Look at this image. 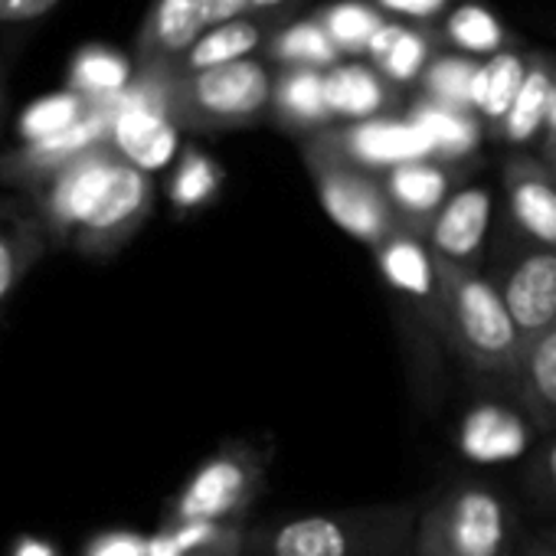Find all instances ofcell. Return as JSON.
I'll use <instances>...</instances> for the list:
<instances>
[{"instance_id": "cell-1", "label": "cell", "mask_w": 556, "mask_h": 556, "mask_svg": "<svg viewBox=\"0 0 556 556\" xmlns=\"http://www.w3.org/2000/svg\"><path fill=\"white\" fill-rule=\"evenodd\" d=\"M416 504H374L289 517L252 533L255 556H413Z\"/></svg>"}, {"instance_id": "cell-2", "label": "cell", "mask_w": 556, "mask_h": 556, "mask_svg": "<svg viewBox=\"0 0 556 556\" xmlns=\"http://www.w3.org/2000/svg\"><path fill=\"white\" fill-rule=\"evenodd\" d=\"M435 268L448 312V351H455L468 370L517 390L523 338L497 286L481 268L455 265L439 255Z\"/></svg>"}, {"instance_id": "cell-3", "label": "cell", "mask_w": 556, "mask_h": 556, "mask_svg": "<svg viewBox=\"0 0 556 556\" xmlns=\"http://www.w3.org/2000/svg\"><path fill=\"white\" fill-rule=\"evenodd\" d=\"M517 517L510 501L478 481L445 488L413 530V556H514Z\"/></svg>"}, {"instance_id": "cell-4", "label": "cell", "mask_w": 556, "mask_h": 556, "mask_svg": "<svg viewBox=\"0 0 556 556\" xmlns=\"http://www.w3.org/2000/svg\"><path fill=\"white\" fill-rule=\"evenodd\" d=\"M302 157H305V167L312 174V184L318 190L325 213L348 236L377 249L403 226L396 206L390 203L383 190V177L351 161L338 148L328 128L312 135L302 144Z\"/></svg>"}, {"instance_id": "cell-5", "label": "cell", "mask_w": 556, "mask_h": 556, "mask_svg": "<svg viewBox=\"0 0 556 556\" xmlns=\"http://www.w3.org/2000/svg\"><path fill=\"white\" fill-rule=\"evenodd\" d=\"M275 96V76L262 60H239L219 70L170 76L167 115L190 131H232L255 125Z\"/></svg>"}, {"instance_id": "cell-6", "label": "cell", "mask_w": 556, "mask_h": 556, "mask_svg": "<svg viewBox=\"0 0 556 556\" xmlns=\"http://www.w3.org/2000/svg\"><path fill=\"white\" fill-rule=\"evenodd\" d=\"M374 255L380 275L387 278L390 292L403 308V318H409L426 338H432L435 348H448L445 292L426 236L400 226L383 245L374 249Z\"/></svg>"}, {"instance_id": "cell-7", "label": "cell", "mask_w": 556, "mask_h": 556, "mask_svg": "<svg viewBox=\"0 0 556 556\" xmlns=\"http://www.w3.org/2000/svg\"><path fill=\"white\" fill-rule=\"evenodd\" d=\"M488 278L497 286L523 341L556 325V249L533 245L507 229Z\"/></svg>"}, {"instance_id": "cell-8", "label": "cell", "mask_w": 556, "mask_h": 556, "mask_svg": "<svg viewBox=\"0 0 556 556\" xmlns=\"http://www.w3.org/2000/svg\"><path fill=\"white\" fill-rule=\"evenodd\" d=\"M265 481V462L255 448H226L210 458L190 484L180 491L174 520H213L226 523V517L249 507Z\"/></svg>"}, {"instance_id": "cell-9", "label": "cell", "mask_w": 556, "mask_h": 556, "mask_svg": "<svg viewBox=\"0 0 556 556\" xmlns=\"http://www.w3.org/2000/svg\"><path fill=\"white\" fill-rule=\"evenodd\" d=\"M118 161L122 157L112 144H99L40 187L43 190V200H40L43 223L50 226L53 236L70 239L86 226V219L99 206Z\"/></svg>"}, {"instance_id": "cell-10", "label": "cell", "mask_w": 556, "mask_h": 556, "mask_svg": "<svg viewBox=\"0 0 556 556\" xmlns=\"http://www.w3.org/2000/svg\"><path fill=\"white\" fill-rule=\"evenodd\" d=\"M154 203V187L144 170H138L128 161H118L99 206L86 219V226L73 236L76 245L89 255H109L118 252L148 219Z\"/></svg>"}, {"instance_id": "cell-11", "label": "cell", "mask_w": 556, "mask_h": 556, "mask_svg": "<svg viewBox=\"0 0 556 556\" xmlns=\"http://www.w3.org/2000/svg\"><path fill=\"white\" fill-rule=\"evenodd\" d=\"M112 118H115V102H92V112L70 131L24 144L21 151L8 154L0 161V177L27 187H43L86 151L99 144H112Z\"/></svg>"}, {"instance_id": "cell-12", "label": "cell", "mask_w": 556, "mask_h": 556, "mask_svg": "<svg viewBox=\"0 0 556 556\" xmlns=\"http://www.w3.org/2000/svg\"><path fill=\"white\" fill-rule=\"evenodd\" d=\"M504 200L514 236L556 249V177L546 161L514 154L504 164Z\"/></svg>"}, {"instance_id": "cell-13", "label": "cell", "mask_w": 556, "mask_h": 556, "mask_svg": "<svg viewBox=\"0 0 556 556\" xmlns=\"http://www.w3.org/2000/svg\"><path fill=\"white\" fill-rule=\"evenodd\" d=\"M328 131L351 161H357L361 167H367L374 174H387V170L409 164V161L435 157L432 141L409 118H387L383 115V118L354 122V125L328 128Z\"/></svg>"}, {"instance_id": "cell-14", "label": "cell", "mask_w": 556, "mask_h": 556, "mask_svg": "<svg viewBox=\"0 0 556 556\" xmlns=\"http://www.w3.org/2000/svg\"><path fill=\"white\" fill-rule=\"evenodd\" d=\"M494 200L488 187H462L455 190L445 206L435 213L426 242L432 255L478 268L481 265V249L488 242V226H491Z\"/></svg>"}, {"instance_id": "cell-15", "label": "cell", "mask_w": 556, "mask_h": 556, "mask_svg": "<svg viewBox=\"0 0 556 556\" xmlns=\"http://www.w3.org/2000/svg\"><path fill=\"white\" fill-rule=\"evenodd\" d=\"M203 0H154L138 34V73H167L206 34Z\"/></svg>"}, {"instance_id": "cell-16", "label": "cell", "mask_w": 556, "mask_h": 556, "mask_svg": "<svg viewBox=\"0 0 556 556\" xmlns=\"http://www.w3.org/2000/svg\"><path fill=\"white\" fill-rule=\"evenodd\" d=\"M383 177V190L390 197V203L396 206L400 219L406 229L426 236L435 213L445 206V200L455 193L452 190V170L448 164L435 161V157H426V161H409V164H400Z\"/></svg>"}, {"instance_id": "cell-17", "label": "cell", "mask_w": 556, "mask_h": 556, "mask_svg": "<svg viewBox=\"0 0 556 556\" xmlns=\"http://www.w3.org/2000/svg\"><path fill=\"white\" fill-rule=\"evenodd\" d=\"M325 99L331 118L344 122H370L383 118V112L393 105L390 83L364 63H338L325 73Z\"/></svg>"}, {"instance_id": "cell-18", "label": "cell", "mask_w": 556, "mask_h": 556, "mask_svg": "<svg viewBox=\"0 0 556 556\" xmlns=\"http://www.w3.org/2000/svg\"><path fill=\"white\" fill-rule=\"evenodd\" d=\"M271 115L286 131L299 135H318L328 128L331 112L325 99V73L321 70H282L275 76V96H271Z\"/></svg>"}, {"instance_id": "cell-19", "label": "cell", "mask_w": 556, "mask_h": 556, "mask_svg": "<svg viewBox=\"0 0 556 556\" xmlns=\"http://www.w3.org/2000/svg\"><path fill=\"white\" fill-rule=\"evenodd\" d=\"M530 419L556 435V325L523 341L520 377L514 390Z\"/></svg>"}, {"instance_id": "cell-20", "label": "cell", "mask_w": 556, "mask_h": 556, "mask_svg": "<svg viewBox=\"0 0 556 556\" xmlns=\"http://www.w3.org/2000/svg\"><path fill=\"white\" fill-rule=\"evenodd\" d=\"M553 96H556V63L549 56H543V53L527 56L523 86H520L510 112L504 115V122L497 128V138H504L507 144L533 141L549 122Z\"/></svg>"}, {"instance_id": "cell-21", "label": "cell", "mask_w": 556, "mask_h": 556, "mask_svg": "<svg viewBox=\"0 0 556 556\" xmlns=\"http://www.w3.org/2000/svg\"><path fill=\"white\" fill-rule=\"evenodd\" d=\"M409 122L426 131V138L432 141L435 161H442V164L465 161L468 154L478 151L481 118L475 112H462V109H448L432 99H419L409 112Z\"/></svg>"}, {"instance_id": "cell-22", "label": "cell", "mask_w": 556, "mask_h": 556, "mask_svg": "<svg viewBox=\"0 0 556 556\" xmlns=\"http://www.w3.org/2000/svg\"><path fill=\"white\" fill-rule=\"evenodd\" d=\"M262 47V27L239 17L229 24H216L210 27L193 47L190 53L170 70V76H187V73H203V70H219L239 60H252V53Z\"/></svg>"}, {"instance_id": "cell-23", "label": "cell", "mask_w": 556, "mask_h": 556, "mask_svg": "<svg viewBox=\"0 0 556 556\" xmlns=\"http://www.w3.org/2000/svg\"><path fill=\"white\" fill-rule=\"evenodd\" d=\"M135 83V66L109 47H83L70 66V92L89 102H118Z\"/></svg>"}, {"instance_id": "cell-24", "label": "cell", "mask_w": 556, "mask_h": 556, "mask_svg": "<svg viewBox=\"0 0 556 556\" xmlns=\"http://www.w3.org/2000/svg\"><path fill=\"white\" fill-rule=\"evenodd\" d=\"M523 76H527V60L514 50H501L488 63H481L475 92H471V109L494 131L501 128L504 115L510 112V105L523 86Z\"/></svg>"}, {"instance_id": "cell-25", "label": "cell", "mask_w": 556, "mask_h": 556, "mask_svg": "<svg viewBox=\"0 0 556 556\" xmlns=\"http://www.w3.org/2000/svg\"><path fill=\"white\" fill-rule=\"evenodd\" d=\"M268 56L282 66V70H334L341 63V50L334 47V40L325 34V27L312 17V21H302V24H292L278 34L271 43H268Z\"/></svg>"}, {"instance_id": "cell-26", "label": "cell", "mask_w": 556, "mask_h": 556, "mask_svg": "<svg viewBox=\"0 0 556 556\" xmlns=\"http://www.w3.org/2000/svg\"><path fill=\"white\" fill-rule=\"evenodd\" d=\"M43 223H37L34 216H8L0 223V305L43 255Z\"/></svg>"}, {"instance_id": "cell-27", "label": "cell", "mask_w": 556, "mask_h": 556, "mask_svg": "<svg viewBox=\"0 0 556 556\" xmlns=\"http://www.w3.org/2000/svg\"><path fill=\"white\" fill-rule=\"evenodd\" d=\"M442 37L465 56H494L504 50V27L501 21L481 4H462L445 17Z\"/></svg>"}, {"instance_id": "cell-28", "label": "cell", "mask_w": 556, "mask_h": 556, "mask_svg": "<svg viewBox=\"0 0 556 556\" xmlns=\"http://www.w3.org/2000/svg\"><path fill=\"white\" fill-rule=\"evenodd\" d=\"M92 112V102L76 96V92H53L47 99H37L17 122V135L24 138V144L53 138L70 131L73 125H79L86 115Z\"/></svg>"}, {"instance_id": "cell-29", "label": "cell", "mask_w": 556, "mask_h": 556, "mask_svg": "<svg viewBox=\"0 0 556 556\" xmlns=\"http://www.w3.org/2000/svg\"><path fill=\"white\" fill-rule=\"evenodd\" d=\"M481 63L468 60V56H439L426 66L422 73V99L442 102L448 109H462V112H475L471 109V92H475V79H478Z\"/></svg>"}, {"instance_id": "cell-30", "label": "cell", "mask_w": 556, "mask_h": 556, "mask_svg": "<svg viewBox=\"0 0 556 556\" xmlns=\"http://www.w3.org/2000/svg\"><path fill=\"white\" fill-rule=\"evenodd\" d=\"M315 21L325 27V34L334 40V47L341 53L367 50L374 34L383 24L380 11H374L367 4H357V0H338V4H331L321 14H315Z\"/></svg>"}, {"instance_id": "cell-31", "label": "cell", "mask_w": 556, "mask_h": 556, "mask_svg": "<svg viewBox=\"0 0 556 556\" xmlns=\"http://www.w3.org/2000/svg\"><path fill=\"white\" fill-rule=\"evenodd\" d=\"M164 533L170 536L177 556H239L242 553V533L232 523L174 520V527H167Z\"/></svg>"}, {"instance_id": "cell-32", "label": "cell", "mask_w": 556, "mask_h": 556, "mask_svg": "<svg viewBox=\"0 0 556 556\" xmlns=\"http://www.w3.org/2000/svg\"><path fill=\"white\" fill-rule=\"evenodd\" d=\"M219 184H223V170L213 157L200 151H184L170 180V203L177 210H197L216 197Z\"/></svg>"}, {"instance_id": "cell-33", "label": "cell", "mask_w": 556, "mask_h": 556, "mask_svg": "<svg viewBox=\"0 0 556 556\" xmlns=\"http://www.w3.org/2000/svg\"><path fill=\"white\" fill-rule=\"evenodd\" d=\"M429 37L416 34V30H406L400 34V40L374 63V70L390 83V86H406V83H416L426 66H429Z\"/></svg>"}, {"instance_id": "cell-34", "label": "cell", "mask_w": 556, "mask_h": 556, "mask_svg": "<svg viewBox=\"0 0 556 556\" xmlns=\"http://www.w3.org/2000/svg\"><path fill=\"white\" fill-rule=\"evenodd\" d=\"M468 422L488 429V439L468 445V455L475 458H497V455H514L520 445V426L501 413H475Z\"/></svg>"}, {"instance_id": "cell-35", "label": "cell", "mask_w": 556, "mask_h": 556, "mask_svg": "<svg viewBox=\"0 0 556 556\" xmlns=\"http://www.w3.org/2000/svg\"><path fill=\"white\" fill-rule=\"evenodd\" d=\"M523 488H527L530 497H536L540 504L556 507V435H549V439L536 448V455L527 462Z\"/></svg>"}, {"instance_id": "cell-36", "label": "cell", "mask_w": 556, "mask_h": 556, "mask_svg": "<svg viewBox=\"0 0 556 556\" xmlns=\"http://www.w3.org/2000/svg\"><path fill=\"white\" fill-rule=\"evenodd\" d=\"M63 0H0V24L14 27V24H34L47 17Z\"/></svg>"}, {"instance_id": "cell-37", "label": "cell", "mask_w": 556, "mask_h": 556, "mask_svg": "<svg viewBox=\"0 0 556 556\" xmlns=\"http://www.w3.org/2000/svg\"><path fill=\"white\" fill-rule=\"evenodd\" d=\"M377 11L393 14V17H409V21H432L439 17L448 0H374Z\"/></svg>"}, {"instance_id": "cell-38", "label": "cell", "mask_w": 556, "mask_h": 556, "mask_svg": "<svg viewBox=\"0 0 556 556\" xmlns=\"http://www.w3.org/2000/svg\"><path fill=\"white\" fill-rule=\"evenodd\" d=\"M86 556H148V540L135 533H105L89 546Z\"/></svg>"}, {"instance_id": "cell-39", "label": "cell", "mask_w": 556, "mask_h": 556, "mask_svg": "<svg viewBox=\"0 0 556 556\" xmlns=\"http://www.w3.org/2000/svg\"><path fill=\"white\" fill-rule=\"evenodd\" d=\"M249 8H252V0H203L206 27H216V24L239 21V17L249 11Z\"/></svg>"}, {"instance_id": "cell-40", "label": "cell", "mask_w": 556, "mask_h": 556, "mask_svg": "<svg viewBox=\"0 0 556 556\" xmlns=\"http://www.w3.org/2000/svg\"><path fill=\"white\" fill-rule=\"evenodd\" d=\"M514 556H556V543H549L546 536H536V540H527L523 546H517Z\"/></svg>"}, {"instance_id": "cell-41", "label": "cell", "mask_w": 556, "mask_h": 556, "mask_svg": "<svg viewBox=\"0 0 556 556\" xmlns=\"http://www.w3.org/2000/svg\"><path fill=\"white\" fill-rule=\"evenodd\" d=\"M14 556H56V553H53V546H47L40 540H24Z\"/></svg>"}, {"instance_id": "cell-42", "label": "cell", "mask_w": 556, "mask_h": 556, "mask_svg": "<svg viewBox=\"0 0 556 556\" xmlns=\"http://www.w3.org/2000/svg\"><path fill=\"white\" fill-rule=\"evenodd\" d=\"M556 141V96H553V109H549V122H546V148Z\"/></svg>"}, {"instance_id": "cell-43", "label": "cell", "mask_w": 556, "mask_h": 556, "mask_svg": "<svg viewBox=\"0 0 556 556\" xmlns=\"http://www.w3.org/2000/svg\"><path fill=\"white\" fill-rule=\"evenodd\" d=\"M546 167H549V174L556 177V141L546 148Z\"/></svg>"}, {"instance_id": "cell-44", "label": "cell", "mask_w": 556, "mask_h": 556, "mask_svg": "<svg viewBox=\"0 0 556 556\" xmlns=\"http://www.w3.org/2000/svg\"><path fill=\"white\" fill-rule=\"evenodd\" d=\"M278 4H286V0H252L255 11H268V8H278Z\"/></svg>"}, {"instance_id": "cell-45", "label": "cell", "mask_w": 556, "mask_h": 556, "mask_svg": "<svg viewBox=\"0 0 556 556\" xmlns=\"http://www.w3.org/2000/svg\"><path fill=\"white\" fill-rule=\"evenodd\" d=\"M543 536H546V540H549V543H556V527H553V530H546V533H543Z\"/></svg>"}]
</instances>
